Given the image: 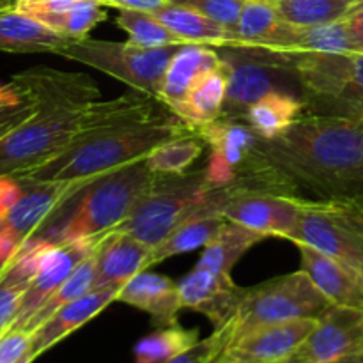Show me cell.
Segmentation results:
<instances>
[{"label":"cell","mask_w":363,"mask_h":363,"mask_svg":"<svg viewBox=\"0 0 363 363\" xmlns=\"http://www.w3.org/2000/svg\"><path fill=\"white\" fill-rule=\"evenodd\" d=\"M233 184L307 201L363 202V119L305 112L261 138Z\"/></svg>","instance_id":"6da1fadb"},{"label":"cell","mask_w":363,"mask_h":363,"mask_svg":"<svg viewBox=\"0 0 363 363\" xmlns=\"http://www.w3.org/2000/svg\"><path fill=\"white\" fill-rule=\"evenodd\" d=\"M191 133L194 128L170 110H145L84 131L55 158L14 179L21 186L89 179L147 158L165 142Z\"/></svg>","instance_id":"7a4b0ae2"},{"label":"cell","mask_w":363,"mask_h":363,"mask_svg":"<svg viewBox=\"0 0 363 363\" xmlns=\"http://www.w3.org/2000/svg\"><path fill=\"white\" fill-rule=\"evenodd\" d=\"M30 119L0 138V177L18 176L55 158L84 131L156 108L158 99L135 91L117 99H94L80 105L41 101Z\"/></svg>","instance_id":"3957f363"},{"label":"cell","mask_w":363,"mask_h":363,"mask_svg":"<svg viewBox=\"0 0 363 363\" xmlns=\"http://www.w3.org/2000/svg\"><path fill=\"white\" fill-rule=\"evenodd\" d=\"M155 176L144 158L89 177L32 236L52 245H64L110 233L151 190Z\"/></svg>","instance_id":"277c9868"},{"label":"cell","mask_w":363,"mask_h":363,"mask_svg":"<svg viewBox=\"0 0 363 363\" xmlns=\"http://www.w3.org/2000/svg\"><path fill=\"white\" fill-rule=\"evenodd\" d=\"M305 112L363 119V53H298Z\"/></svg>","instance_id":"5b68a950"},{"label":"cell","mask_w":363,"mask_h":363,"mask_svg":"<svg viewBox=\"0 0 363 363\" xmlns=\"http://www.w3.org/2000/svg\"><path fill=\"white\" fill-rule=\"evenodd\" d=\"M204 170L190 174H156L151 190L128 218L116 227L147 247H158L209 197Z\"/></svg>","instance_id":"8992f818"},{"label":"cell","mask_w":363,"mask_h":363,"mask_svg":"<svg viewBox=\"0 0 363 363\" xmlns=\"http://www.w3.org/2000/svg\"><path fill=\"white\" fill-rule=\"evenodd\" d=\"M332 307V301L323 296L303 269L268 280L245 289L233 319V340L262 326L319 319Z\"/></svg>","instance_id":"52a82bcc"},{"label":"cell","mask_w":363,"mask_h":363,"mask_svg":"<svg viewBox=\"0 0 363 363\" xmlns=\"http://www.w3.org/2000/svg\"><path fill=\"white\" fill-rule=\"evenodd\" d=\"M181 46L183 45L140 48L128 41L113 43L82 38L60 50L59 55L110 74L135 91L145 92L160 101L165 71Z\"/></svg>","instance_id":"ba28073f"},{"label":"cell","mask_w":363,"mask_h":363,"mask_svg":"<svg viewBox=\"0 0 363 363\" xmlns=\"http://www.w3.org/2000/svg\"><path fill=\"white\" fill-rule=\"evenodd\" d=\"M289 241L314 248L363 275L362 202L305 199Z\"/></svg>","instance_id":"9c48e42d"},{"label":"cell","mask_w":363,"mask_h":363,"mask_svg":"<svg viewBox=\"0 0 363 363\" xmlns=\"http://www.w3.org/2000/svg\"><path fill=\"white\" fill-rule=\"evenodd\" d=\"M230 50L234 53H220L227 73V94L220 117L243 119L254 103L279 91L284 71H294V59L257 48Z\"/></svg>","instance_id":"30bf717a"},{"label":"cell","mask_w":363,"mask_h":363,"mask_svg":"<svg viewBox=\"0 0 363 363\" xmlns=\"http://www.w3.org/2000/svg\"><path fill=\"white\" fill-rule=\"evenodd\" d=\"M305 199L287 197L257 188L229 184L222 188L218 215L227 222L262 234L289 240L296 229Z\"/></svg>","instance_id":"8fae6325"},{"label":"cell","mask_w":363,"mask_h":363,"mask_svg":"<svg viewBox=\"0 0 363 363\" xmlns=\"http://www.w3.org/2000/svg\"><path fill=\"white\" fill-rule=\"evenodd\" d=\"M363 354V311L333 305L286 363H330Z\"/></svg>","instance_id":"7c38bea8"},{"label":"cell","mask_w":363,"mask_h":363,"mask_svg":"<svg viewBox=\"0 0 363 363\" xmlns=\"http://www.w3.org/2000/svg\"><path fill=\"white\" fill-rule=\"evenodd\" d=\"M315 325L318 319H301L255 328L233 340L215 363H286Z\"/></svg>","instance_id":"4fadbf2b"},{"label":"cell","mask_w":363,"mask_h":363,"mask_svg":"<svg viewBox=\"0 0 363 363\" xmlns=\"http://www.w3.org/2000/svg\"><path fill=\"white\" fill-rule=\"evenodd\" d=\"M105 234L91 238H80V240L69 241V243L64 245H55V247L46 254L38 275L32 280L28 289L25 291L20 312H18L16 319L13 321L11 328H23V326L27 325L28 319L38 312V308L48 300L50 294H52L53 291L71 275V272H73L85 257L94 254L96 248L99 247V243H101Z\"/></svg>","instance_id":"5bb4252c"},{"label":"cell","mask_w":363,"mask_h":363,"mask_svg":"<svg viewBox=\"0 0 363 363\" xmlns=\"http://www.w3.org/2000/svg\"><path fill=\"white\" fill-rule=\"evenodd\" d=\"M183 308L204 314L215 328L229 325L238 314L245 289L233 282L230 275L209 272L195 266L177 282Z\"/></svg>","instance_id":"9a60e30c"},{"label":"cell","mask_w":363,"mask_h":363,"mask_svg":"<svg viewBox=\"0 0 363 363\" xmlns=\"http://www.w3.org/2000/svg\"><path fill=\"white\" fill-rule=\"evenodd\" d=\"M152 248L133 236L110 230L96 250L94 289L123 287L137 273L151 266Z\"/></svg>","instance_id":"2e32d148"},{"label":"cell","mask_w":363,"mask_h":363,"mask_svg":"<svg viewBox=\"0 0 363 363\" xmlns=\"http://www.w3.org/2000/svg\"><path fill=\"white\" fill-rule=\"evenodd\" d=\"M298 248L301 255V269L326 300L340 307L363 311V275L314 248L305 245Z\"/></svg>","instance_id":"e0dca14e"},{"label":"cell","mask_w":363,"mask_h":363,"mask_svg":"<svg viewBox=\"0 0 363 363\" xmlns=\"http://www.w3.org/2000/svg\"><path fill=\"white\" fill-rule=\"evenodd\" d=\"M119 287H105V289H92L78 300L64 305L46 323H43L35 332H32L30 354L38 358L50 347L55 346L69 333L77 332L80 326L98 315L106 305L117 301Z\"/></svg>","instance_id":"ac0fdd59"},{"label":"cell","mask_w":363,"mask_h":363,"mask_svg":"<svg viewBox=\"0 0 363 363\" xmlns=\"http://www.w3.org/2000/svg\"><path fill=\"white\" fill-rule=\"evenodd\" d=\"M117 301L147 312L160 328L179 325L177 315L183 308L179 291L177 284L165 275L145 272V269L137 273L121 287Z\"/></svg>","instance_id":"d6986e66"},{"label":"cell","mask_w":363,"mask_h":363,"mask_svg":"<svg viewBox=\"0 0 363 363\" xmlns=\"http://www.w3.org/2000/svg\"><path fill=\"white\" fill-rule=\"evenodd\" d=\"M294 25L287 23L268 2H245L236 28V46L230 48H257L291 57ZM294 59V57H291Z\"/></svg>","instance_id":"ffe728a7"},{"label":"cell","mask_w":363,"mask_h":363,"mask_svg":"<svg viewBox=\"0 0 363 363\" xmlns=\"http://www.w3.org/2000/svg\"><path fill=\"white\" fill-rule=\"evenodd\" d=\"M67 181V183H38L23 186V195L14 204L2 225L13 230L21 241H27L43 223L52 216V213L84 183Z\"/></svg>","instance_id":"44dd1931"},{"label":"cell","mask_w":363,"mask_h":363,"mask_svg":"<svg viewBox=\"0 0 363 363\" xmlns=\"http://www.w3.org/2000/svg\"><path fill=\"white\" fill-rule=\"evenodd\" d=\"M74 39L53 30L35 18L14 9L0 11V52L55 53Z\"/></svg>","instance_id":"7402d4cb"},{"label":"cell","mask_w":363,"mask_h":363,"mask_svg":"<svg viewBox=\"0 0 363 363\" xmlns=\"http://www.w3.org/2000/svg\"><path fill=\"white\" fill-rule=\"evenodd\" d=\"M13 82L20 84L28 94L43 101L80 105L98 99V85L82 73H64L50 67H34L13 74Z\"/></svg>","instance_id":"603a6c76"},{"label":"cell","mask_w":363,"mask_h":363,"mask_svg":"<svg viewBox=\"0 0 363 363\" xmlns=\"http://www.w3.org/2000/svg\"><path fill=\"white\" fill-rule=\"evenodd\" d=\"M222 195V188H213L209 191V197L190 218L184 220L165 241L152 248L151 266L172 257V255L186 254V252L197 250L206 247L213 238L218 234V230L225 225L227 220L218 215V202Z\"/></svg>","instance_id":"cb8c5ba5"},{"label":"cell","mask_w":363,"mask_h":363,"mask_svg":"<svg viewBox=\"0 0 363 363\" xmlns=\"http://www.w3.org/2000/svg\"><path fill=\"white\" fill-rule=\"evenodd\" d=\"M220 66H222V57L216 53L215 46L194 45V43L183 45L167 67L160 91V103L172 110L177 103L183 101L191 85L202 74Z\"/></svg>","instance_id":"d4e9b609"},{"label":"cell","mask_w":363,"mask_h":363,"mask_svg":"<svg viewBox=\"0 0 363 363\" xmlns=\"http://www.w3.org/2000/svg\"><path fill=\"white\" fill-rule=\"evenodd\" d=\"M149 13L186 45L194 43V45H208L215 46V48L236 46V38L233 32L186 6H179V4L167 0L162 7L149 11Z\"/></svg>","instance_id":"484cf974"},{"label":"cell","mask_w":363,"mask_h":363,"mask_svg":"<svg viewBox=\"0 0 363 363\" xmlns=\"http://www.w3.org/2000/svg\"><path fill=\"white\" fill-rule=\"evenodd\" d=\"M227 94V73L223 64L216 69L202 74L190 87L184 99L177 103L170 112L190 124L191 128H199L222 116L223 101Z\"/></svg>","instance_id":"4316f807"},{"label":"cell","mask_w":363,"mask_h":363,"mask_svg":"<svg viewBox=\"0 0 363 363\" xmlns=\"http://www.w3.org/2000/svg\"><path fill=\"white\" fill-rule=\"evenodd\" d=\"M195 135L208 144L211 151L222 155L236 170H240L245 160L250 156L252 149L261 140V137L243 119L230 117H218L211 123L202 124L195 128Z\"/></svg>","instance_id":"83f0119b"},{"label":"cell","mask_w":363,"mask_h":363,"mask_svg":"<svg viewBox=\"0 0 363 363\" xmlns=\"http://www.w3.org/2000/svg\"><path fill=\"white\" fill-rule=\"evenodd\" d=\"M305 113L303 99L291 92L273 91L247 110L243 121L261 138H277Z\"/></svg>","instance_id":"f1b7e54d"},{"label":"cell","mask_w":363,"mask_h":363,"mask_svg":"<svg viewBox=\"0 0 363 363\" xmlns=\"http://www.w3.org/2000/svg\"><path fill=\"white\" fill-rule=\"evenodd\" d=\"M262 240H264L262 234L254 233V230L238 225V223L225 222V225L218 230V234L204 247V252L197 262V268L230 275L238 259L248 248H252Z\"/></svg>","instance_id":"f546056e"},{"label":"cell","mask_w":363,"mask_h":363,"mask_svg":"<svg viewBox=\"0 0 363 363\" xmlns=\"http://www.w3.org/2000/svg\"><path fill=\"white\" fill-rule=\"evenodd\" d=\"M98 250V248H96ZM94 280H96V252L91 254L89 257H85L77 268L71 272V275L50 294L48 300L38 308L34 315L27 321V325L21 330H27V332H35L43 323L48 321L53 314H55L59 308H62L64 305L71 303V301L78 300L84 294H87L89 291L94 289Z\"/></svg>","instance_id":"4dcf8cb0"},{"label":"cell","mask_w":363,"mask_h":363,"mask_svg":"<svg viewBox=\"0 0 363 363\" xmlns=\"http://www.w3.org/2000/svg\"><path fill=\"white\" fill-rule=\"evenodd\" d=\"M199 340V330H188L179 325L163 326L138 340L135 363H169Z\"/></svg>","instance_id":"1f68e13d"},{"label":"cell","mask_w":363,"mask_h":363,"mask_svg":"<svg viewBox=\"0 0 363 363\" xmlns=\"http://www.w3.org/2000/svg\"><path fill=\"white\" fill-rule=\"evenodd\" d=\"M357 0H275L277 13L294 27H314V25L339 21L353 9Z\"/></svg>","instance_id":"d6a6232c"},{"label":"cell","mask_w":363,"mask_h":363,"mask_svg":"<svg viewBox=\"0 0 363 363\" xmlns=\"http://www.w3.org/2000/svg\"><path fill=\"white\" fill-rule=\"evenodd\" d=\"M291 55L298 53H357L344 20L314 27H294Z\"/></svg>","instance_id":"836d02e7"},{"label":"cell","mask_w":363,"mask_h":363,"mask_svg":"<svg viewBox=\"0 0 363 363\" xmlns=\"http://www.w3.org/2000/svg\"><path fill=\"white\" fill-rule=\"evenodd\" d=\"M106 18V6H103L99 0H78L69 9L60 11V13L39 14L35 20L48 25L53 30L60 32L64 35H69L73 39L87 38L89 32Z\"/></svg>","instance_id":"e575fe53"},{"label":"cell","mask_w":363,"mask_h":363,"mask_svg":"<svg viewBox=\"0 0 363 363\" xmlns=\"http://www.w3.org/2000/svg\"><path fill=\"white\" fill-rule=\"evenodd\" d=\"M117 25L128 32V43L140 48H160L169 45H186L172 34L165 25L160 23L149 11L119 9Z\"/></svg>","instance_id":"d590c367"},{"label":"cell","mask_w":363,"mask_h":363,"mask_svg":"<svg viewBox=\"0 0 363 363\" xmlns=\"http://www.w3.org/2000/svg\"><path fill=\"white\" fill-rule=\"evenodd\" d=\"M204 142L195 133L174 138L156 147L145 158L152 174H184L202 155Z\"/></svg>","instance_id":"8d00e7d4"},{"label":"cell","mask_w":363,"mask_h":363,"mask_svg":"<svg viewBox=\"0 0 363 363\" xmlns=\"http://www.w3.org/2000/svg\"><path fill=\"white\" fill-rule=\"evenodd\" d=\"M39 108L38 99L16 82L0 84V138L30 119Z\"/></svg>","instance_id":"74e56055"},{"label":"cell","mask_w":363,"mask_h":363,"mask_svg":"<svg viewBox=\"0 0 363 363\" xmlns=\"http://www.w3.org/2000/svg\"><path fill=\"white\" fill-rule=\"evenodd\" d=\"M53 247H55V245L48 243V241H43L39 240V238L30 236L23 245H21V248L18 250V254L14 255L13 261L7 264V268L4 269L0 279L7 284H14V286H21L28 289L32 280L38 275L43 261H45L46 254H48Z\"/></svg>","instance_id":"f35d334b"},{"label":"cell","mask_w":363,"mask_h":363,"mask_svg":"<svg viewBox=\"0 0 363 363\" xmlns=\"http://www.w3.org/2000/svg\"><path fill=\"white\" fill-rule=\"evenodd\" d=\"M170 2L199 11L204 16L215 20L216 23L223 25L236 38V28L243 13L245 0H170Z\"/></svg>","instance_id":"ab89813d"},{"label":"cell","mask_w":363,"mask_h":363,"mask_svg":"<svg viewBox=\"0 0 363 363\" xmlns=\"http://www.w3.org/2000/svg\"><path fill=\"white\" fill-rule=\"evenodd\" d=\"M233 340V321L222 328H215V332L206 339L199 340L195 346L181 353L169 363H215L216 358L225 351Z\"/></svg>","instance_id":"60d3db41"},{"label":"cell","mask_w":363,"mask_h":363,"mask_svg":"<svg viewBox=\"0 0 363 363\" xmlns=\"http://www.w3.org/2000/svg\"><path fill=\"white\" fill-rule=\"evenodd\" d=\"M32 333L9 328L0 335V363H16L30 354Z\"/></svg>","instance_id":"b9f144b4"},{"label":"cell","mask_w":363,"mask_h":363,"mask_svg":"<svg viewBox=\"0 0 363 363\" xmlns=\"http://www.w3.org/2000/svg\"><path fill=\"white\" fill-rule=\"evenodd\" d=\"M27 287L7 284L0 279V335L11 328L20 312Z\"/></svg>","instance_id":"7bdbcfd3"},{"label":"cell","mask_w":363,"mask_h":363,"mask_svg":"<svg viewBox=\"0 0 363 363\" xmlns=\"http://www.w3.org/2000/svg\"><path fill=\"white\" fill-rule=\"evenodd\" d=\"M74 2H78V0H16L14 9L35 18L39 14L60 13V11L69 9Z\"/></svg>","instance_id":"ee69618b"},{"label":"cell","mask_w":363,"mask_h":363,"mask_svg":"<svg viewBox=\"0 0 363 363\" xmlns=\"http://www.w3.org/2000/svg\"><path fill=\"white\" fill-rule=\"evenodd\" d=\"M21 195H23V186L14 177H0V225L7 218V215L14 208V204L20 201Z\"/></svg>","instance_id":"f6af8a7d"},{"label":"cell","mask_w":363,"mask_h":363,"mask_svg":"<svg viewBox=\"0 0 363 363\" xmlns=\"http://www.w3.org/2000/svg\"><path fill=\"white\" fill-rule=\"evenodd\" d=\"M346 23L347 34H350L351 43L357 53H363V0L357 2L353 9L342 18Z\"/></svg>","instance_id":"bcb514c9"},{"label":"cell","mask_w":363,"mask_h":363,"mask_svg":"<svg viewBox=\"0 0 363 363\" xmlns=\"http://www.w3.org/2000/svg\"><path fill=\"white\" fill-rule=\"evenodd\" d=\"M106 7L117 9H135V11H155L162 7L167 0H99Z\"/></svg>","instance_id":"7dc6e473"},{"label":"cell","mask_w":363,"mask_h":363,"mask_svg":"<svg viewBox=\"0 0 363 363\" xmlns=\"http://www.w3.org/2000/svg\"><path fill=\"white\" fill-rule=\"evenodd\" d=\"M330 363H362V354H354V357H346V358H340V360L330 362Z\"/></svg>","instance_id":"c3c4849f"},{"label":"cell","mask_w":363,"mask_h":363,"mask_svg":"<svg viewBox=\"0 0 363 363\" xmlns=\"http://www.w3.org/2000/svg\"><path fill=\"white\" fill-rule=\"evenodd\" d=\"M14 4H16V0H0V11L11 9V7H14Z\"/></svg>","instance_id":"681fc988"},{"label":"cell","mask_w":363,"mask_h":363,"mask_svg":"<svg viewBox=\"0 0 363 363\" xmlns=\"http://www.w3.org/2000/svg\"><path fill=\"white\" fill-rule=\"evenodd\" d=\"M34 360H35V358L32 357V354H28V357H25L23 360H20V362H16V363H32Z\"/></svg>","instance_id":"f907efd6"},{"label":"cell","mask_w":363,"mask_h":363,"mask_svg":"<svg viewBox=\"0 0 363 363\" xmlns=\"http://www.w3.org/2000/svg\"><path fill=\"white\" fill-rule=\"evenodd\" d=\"M6 268H7V264H6V262H2V261H0V277H2L4 269H6Z\"/></svg>","instance_id":"816d5d0a"},{"label":"cell","mask_w":363,"mask_h":363,"mask_svg":"<svg viewBox=\"0 0 363 363\" xmlns=\"http://www.w3.org/2000/svg\"><path fill=\"white\" fill-rule=\"evenodd\" d=\"M245 2H252V0H245ZM255 2H268V4H273L275 0H255Z\"/></svg>","instance_id":"f5cc1de1"},{"label":"cell","mask_w":363,"mask_h":363,"mask_svg":"<svg viewBox=\"0 0 363 363\" xmlns=\"http://www.w3.org/2000/svg\"><path fill=\"white\" fill-rule=\"evenodd\" d=\"M362 363H363V354H362Z\"/></svg>","instance_id":"db71d44e"},{"label":"cell","mask_w":363,"mask_h":363,"mask_svg":"<svg viewBox=\"0 0 363 363\" xmlns=\"http://www.w3.org/2000/svg\"><path fill=\"white\" fill-rule=\"evenodd\" d=\"M357 2H360V0H357Z\"/></svg>","instance_id":"11a10c76"},{"label":"cell","mask_w":363,"mask_h":363,"mask_svg":"<svg viewBox=\"0 0 363 363\" xmlns=\"http://www.w3.org/2000/svg\"><path fill=\"white\" fill-rule=\"evenodd\" d=\"M362 206H363V202H362Z\"/></svg>","instance_id":"9f6ffc18"}]
</instances>
